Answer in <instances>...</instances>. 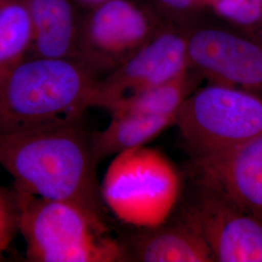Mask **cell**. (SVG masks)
I'll use <instances>...</instances> for the list:
<instances>
[{"label": "cell", "instance_id": "16", "mask_svg": "<svg viewBox=\"0 0 262 262\" xmlns=\"http://www.w3.org/2000/svg\"><path fill=\"white\" fill-rule=\"evenodd\" d=\"M210 12L216 19L248 35L262 24V0H215Z\"/></svg>", "mask_w": 262, "mask_h": 262}, {"label": "cell", "instance_id": "6", "mask_svg": "<svg viewBox=\"0 0 262 262\" xmlns=\"http://www.w3.org/2000/svg\"><path fill=\"white\" fill-rule=\"evenodd\" d=\"M168 26L143 0H109L81 17L75 59L100 79Z\"/></svg>", "mask_w": 262, "mask_h": 262}, {"label": "cell", "instance_id": "13", "mask_svg": "<svg viewBox=\"0 0 262 262\" xmlns=\"http://www.w3.org/2000/svg\"><path fill=\"white\" fill-rule=\"evenodd\" d=\"M112 120L102 130L91 135L92 150L98 164L123 150L143 147L157 138L177 117L150 116L136 113H112Z\"/></svg>", "mask_w": 262, "mask_h": 262}, {"label": "cell", "instance_id": "18", "mask_svg": "<svg viewBox=\"0 0 262 262\" xmlns=\"http://www.w3.org/2000/svg\"><path fill=\"white\" fill-rule=\"evenodd\" d=\"M19 232V208L15 193L0 185V261Z\"/></svg>", "mask_w": 262, "mask_h": 262}, {"label": "cell", "instance_id": "15", "mask_svg": "<svg viewBox=\"0 0 262 262\" xmlns=\"http://www.w3.org/2000/svg\"><path fill=\"white\" fill-rule=\"evenodd\" d=\"M32 27L24 0H0V64L15 66L28 55Z\"/></svg>", "mask_w": 262, "mask_h": 262}, {"label": "cell", "instance_id": "20", "mask_svg": "<svg viewBox=\"0 0 262 262\" xmlns=\"http://www.w3.org/2000/svg\"><path fill=\"white\" fill-rule=\"evenodd\" d=\"M14 66H1L0 64V91L1 88L4 84L7 76L9 74L10 70L12 69V67Z\"/></svg>", "mask_w": 262, "mask_h": 262}, {"label": "cell", "instance_id": "17", "mask_svg": "<svg viewBox=\"0 0 262 262\" xmlns=\"http://www.w3.org/2000/svg\"><path fill=\"white\" fill-rule=\"evenodd\" d=\"M169 26L186 28L211 14L200 0H143Z\"/></svg>", "mask_w": 262, "mask_h": 262}, {"label": "cell", "instance_id": "10", "mask_svg": "<svg viewBox=\"0 0 262 262\" xmlns=\"http://www.w3.org/2000/svg\"><path fill=\"white\" fill-rule=\"evenodd\" d=\"M198 181L262 221V134L229 150L193 159Z\"/></svg>", "mask_w": 262, "mask_h": 262}, {"label": "cell", "instance_id": "1", "mask_svg": "<svg viewBox=\"0 0 262 262\" xmlns=\"http://www.w3.org/2000/svg\"><path fill=\"white\" fill-rule=\"evenodd\" d=\"M96 165L91 135L80 122L0 133V166L14 180L13 189L105 215Z\"/></svg>", "mask_w": 262, "mask_h": 262}, {"label": "cell", "instance_id": "2", "mask_svg": "<svg viewBox=\"0 0 262 262\" xmlns=\"http://www.w3.org/2000/svg\"><path fill=\"white\" fill-rule=\"evenodd\" d=\"M97 80L76 59L24 58L12 67L0 91V133L80 122L91 108Z\"/></svg>", "mask_w": 262, "mask_h": 262}, {"label": "cell", "instance_id": "11", "mask_svg": "<svg viewBox=\"0 0 262 262\" xmlns=\"http://www.w3.org/2000/svg\"><path fill=\"white\" fill-rule=\"evenodd\" d=\"M124 244L130 261L215 262L185 209L159 225L138 228Z\"/></svg>", "mask_w": 262, "mask_h": 262}, {"label": "cell", "instance_id": "8", "mask_svg": "<svg viewBox=\"0 0 262 262\" xmlns=\"http://www.w3.org/2000/svg\"><path fill=\"white\" fill-rule=\"evenodd\" d=\"M187 67L186 31L168 26L122 66L97 80L91 107L110 112L117 104L167 82Z\"/></svg>", "mask_w": 262, "mask_h": 262}, {"label": "cell", "instance_id": "22", "mask_svg": "<svg viewBox=\"0 0 262 262\" xmlns=\"http://www.w3.org/2000/svg\"><path fill=\"white\" fill-rule=\"evenodd\" d=\"M215 0H200V2L205 5L208 9L210 10L211 6L213 5V3L215 2Z\"/></svg>", "mask_w": 262, "mask_h": 262}, {"label": "cell", "instance_id": "7", "mask_svg": "<svg viewBox=\"0 0 262 262\" xmlns=\"http://www.w3.org/2000/svg\"><path fill=\"white\" fill-rule=\"evenodd\" d=\"M188 66L211 84L262 97V46L211 14L185 29Z\"/></svg>", "mask_w": 262, "mask_h": 262}, {"label": "cell", "instance_id": "9", "mask_svg": "<svg viewBox=\"0 0 262 262\" xmlns=\"http://www.w3.org/2000/svg\"><path fill=\"white\" fill-rule=\"evenodd\" d=\"M206 241L215 262H262V221L214 187L199 182L184 208Z\"/></svg>", "mask_w": 262, "mask_h": 262}, {"label": "cell", "instance_id": "14", "mask_svg": "<svg viewBox=\"0 0 262 262\" xmlns=\"http://www.w3.org/2000/svg\"><path fill=\"white\" fill-rule=\"evenodd\" d=\"M201 81L203 79L200 74L188 66L181 74L167 82L117 104L110 113L177 117L183 103L196 90Z\"/></svg>", "mask_w": 262, "mask_h": 262}, {"label": "cell", "instance_id": "21", "mask_svg": "<svg viewBox=\"0 0 262 262\" xmlns=\"http://www.w3.org/2000/svg\"><path fill=\"white\" fill-rule=\"evenodd\" d=\"M250 36H252L253 39H255L262 46V24L253 31Z\"/></svg>", "mask_w": 262, "mask_h": 262}, {"label": "cell", "instance_id": "5", "mask_svg": "<svg viewBox=\"0 0 262 262\" xmlns=\"http://www.w3.org/2000/svg\"><path fill=\"white\" fill-rule=\"evenodd\" d=\"M175 124L192 159L229 150L262 134V97L208 83L187 97Z\"/></svg>", "mask_w": 262, "mask_h": 262}, {"label": "cell", "instance_id": "4", "mask_svg": "<svg viewBox=\"0 0 262 262\" xmlns=\"http://www.w3.org/2000/svg\"><path fill=\"white\" fill-rule=\"evenodd\" d=\"M181 189L177 168L160 151L145 146L116 155L100 184L105 207L137 228L164 223L178 203Z\"/></svg>", "mask_w": 262, "mask_h": 262}, {"label": "cell", "instance_id": "3", "mask_svg": "<svg viewBox=\"0 0 262 262\" xmlns=\"http://www.w3.org/2000/svg\"><path fill=\"white\" fill-rule=\"evenodd\" d=\"M13 191L27 261H130L125 244L112 234L102 214L73 202Z\"/></svg>", "mask_w": 262, "mask_h": 262}, {"label": "cell", "instance_id": "19", "mask_svg": "<svg viewBox=\"0 0 262 262\" xmlns=\"http://www.w3.org/2000/svg\"><path fill=\"white\" fill-rule=\"evenodd\" d=\"M73 1L77 6L81 7L82 9L90 11V10L94 9L95 7L103 4L109 0H73Z\"/></svg>", "mask_w": 262, "mask_h": 262}, {"label": "cell", "instance_id": "12", "mask_svg": "<svg viewBox=\"0 0 262 262\" xmlns=\"http://www.w3.org/2000/svg\"><path fill=\"white\" fill-rule=\"evenodd\" d=\"M32 27L29 57L75 59L81 17L73 0H24Z\"/></svg>", "mask_w": 262, "mask_h": 262}]
</instances>
